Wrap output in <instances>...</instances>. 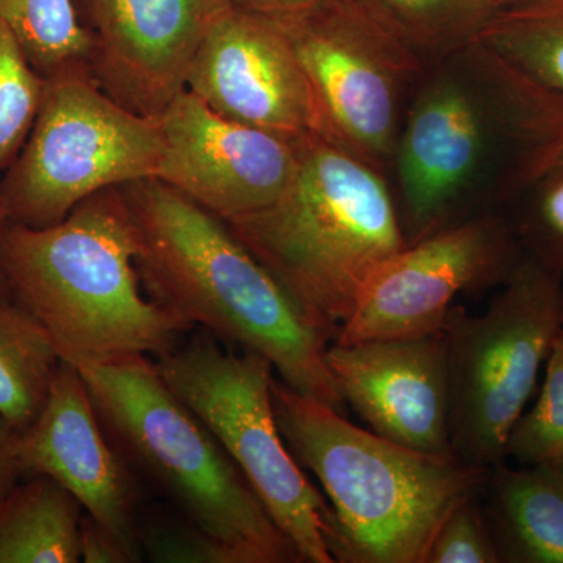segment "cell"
<instances>
[{
  "label": "cell",
  "mask_w": 563,
  "mask_h": 563,
  "mask_svg": "<svg viewBox=\"0 0 563 563\" xmlns=\"http://www.w3.org/2000/svg\"><path fill=\"white\" fill-rule=\"evenodd\" d=\"M426 65L477 38L492 16L488 0H347Z\"/></svg>",
  "instance_id": "obj_21"
},
{
  "label": "cell",
  "mask_w": 563,
  "mask_h": 563,
  "mask_svg": "<svg viewBox=\"0 0 563 563\" xmlns=\"http://www.w3.org/2000/svg\"><path fill=\"white\" fill-rule=\"evenodd\" d=\"M503 213L525 254L563 277V141Z\"/></svg>",
  "instance_id": "obj_23"
},
{
  "label": "cell",
  "mask_w": 563,
  "mask_h": 563,
  "mask_svg": "<svg viewBox=\"0 0 563 563\" xmlns=\"http://www.w3.org/2000/svg\"><path fill=\"white\" fill-rule=\"evenodd\" d=\"M139 235L141 285L174 317L272 363L282 383L346 415L331 336L292 301L228 221L157 179L122 185Z\"/></svg>",
  "instance_id": "obj_2"
},
{
  "label": "cell",
  "mask_w": 563,
  "mask_h": 563,
  "mask_svg": "<svg viewBox=\"0 0 563 563\" xmlns=\"http://www.w3.org/2000/svg\"><path fill=\"white\" fill-rule=\"evenodd\" d=\"M0 22L16 36L44 80L63 74L91 79L88 38L73 0H0Z\"/></svg>",
  "instance_id": "obj_22"
},
{
  "label": "cell",
  "mask_w": 563,
  "mask_h": 563,
  "mask_svg": "<svg viewBox=\"0 0 563 563\" xmlns=\"http://www.w3.org/2000/svg\"><path fill=\"white\" fill-rule=\"evenodd\" d=\"M492 3L493 9L498 10L503 7L512 5V3L521 2V0H488Z\"/></svg>",
  "instance_id": "obj_32"
},
{
  "label": "cell",
  "mask_w": 563,
  "mask_h": 563,
  "mask_svg": "<svg viewBox=\"0 0 563 563\" xmlns=\"http://www.w3.org/2000/svg\"><path fill=\"white\" fill-rule=\"evenodd\" d=\"M272 18L301 63L331 139L387 176L428 65L347 0Z\"/></svg>",
  "instance_id": "obj_10"
},
{
  "label": "cell",
  "mask_w": 563,
  "mask_h": 563,
  "mask_svg": "<svg viewBox=\"0 0 563 563\" xmlns=\"http://www.w3.org/2000/svg\"><path fill=\"white\" fill-rule=\"evenodd\" d=\"M187 90L221 117L282 139L332 140L279 25L233 0L211 18L191 62Z\"/></svg>",
  "instance_id": "obj_12"
},
{
  "label": "cell",
  "mask_w": 563,
  "mask_h": 563,
  "mask_svg": "<svg viewBox=\"0 0 563 563\" xmlns=\"http://www.w3.org/2000/svg\"><path fill=\"white\" fill-rule=\"evenodd\" d=\"M133 553L117 533L85 514L80 523V562L85 563H135Z\"/></svg>",
  "instance_id": "obj_28"
},
{
  "label": "cell",
  "mask_w": 563,
  "mask_h": 563,
  "mask_svg": "<svg viewBox=\"0 0 563 563\" xmlns=\"http://www.w3.org/2000/svg\"><path fill=\"white\" fill-rule=\"evenodd\" d=\"M320 2L322 0H233V3L242 9L268 14V16L295 13V11L309 9Z\"/></svg>",
  "instance_id": "obj_30"
},
{
  "label": "cell",
  "mask_w": 563,
  "mask_h": 563,
  "mask_svg": "<svg viewBox=\"0 0 563 563\" xmlns=\"http://www.w3.org/2000/svg\"><path fill=\"white\" fill-rule=\"evenodd\" d=\"M155 365L231 455L299 561L333 563L325 542L329 504L282 435L272 363L257 352L222 350L211 333H198Z\"/></svg>",
  "instance_id": "obj_9"
},
{
  "label": "cell",
  "mask_w": 563,
  "mask_h": 563,
  "mask_svg": "<svg viewBox=\"0 0 563 563\" xmlns=\"http://www.w3.org/2000/svg\"><path fill=\"white\" fill-rule=\"evenodd\" d=\"M141 553L157 563H252L240 548L179 517L141 518Z\"/></svg>",
  "instance_id": "obj_26"
},
{
  "label": "cell",
  "mask_w": 563,
  "mask_h": 563,
  "mask_svg": "<svg viewBox=\"0 0 563 563\" xmlns=\"http://www.w3.org/2000/svg\"><path fill=\"white\" fill-rule=\"evenodd\" d=\"M558 465H559V466H561V470H562V472H563V459H562V461H559V462H558Z\"/></svg>",
  "instance_id": "obj_34"
},
{
  "label": "cell",
  "mask_w": 563,
  "mask_h": 563,
  "mask_svg": "<svg viewBox=\"0 0 563 563\" xmlns=\"http://www.w3.org/2000/svg\"><path fill=\"white\" fill-rule=\"evenodd\" d=\"M506 459L520 465H544L563 459V325L544 362V379L532 409L515 422Z\"/></svg>",
  "instance_id": "obj_24"
},
{
  "label": "cell",
  "mask_w": 563,
  "mask_h": 563,
  "mask_svg": "<svg viewBox=\"0 0 563 563\" xmlns=\"http://www.w3.org/2000/svg\"><path fill=\"white\" fill-rule=\"evenodd\" d=\"M60 362L51 336L24 307L0 302V417L18 432L38 417Z\"/></svg>",
  "instance_id": "obj_20"
},
{
  "label": "cell",
  "mask_w": 563,
  "mask_h": 563,
  "mask_svg": "<svg viewBox=\"0 0 563 563\" xmlns=\"http://www.w3.org/2000/svg\"><path fill=\"white\" fill-rule=\"evenodd\" d=\"M329 369L377 435L418 453L451 454L444 333L329 344Z\"/></svg>",
  "instance_id": "obj_16"
},
{
  "label": "cell",
  "mask_w": 563,
  "mask_h": 563,
  "mask_svg": "<svg viewBox=\"0 0 563 563\" xmlns=\"http://www.w3.org/2000/svg\"><path fill=\"white\" fill-rule=\"evenodd\" d=\"M523 254L503 211L407 244L369 279L333 342L442 332L459 296L501 287Z\"/></svg>",
  "instance_id": "obj_11"
},
{
  "label": "cell",
  "mask_w": 563,
  "mask_h": 563,
  "mask_svg": "<svg viewBox=\"0 0 563 563\" xmlns=\"http://www.w3.org/2000/svg\"><path fill=\"white\" fill-rule=\"evenodd\" d=\"M479 495L465 499L448 515L433 537L426 563L503 562Z\"/></svg>",
  "instance_id": "obj_27"
},
{
  "label": "cell",
  "mask_w": 563,
  "mask_h": 563,
  "mask_svg": "<svg viewBox=\"0 0 563 563\" xmlns=\"http://www.w3.org/2000/svg\"><path fill=\"white\" fill-rule=\"evenodd\" d=\"M16 455L22 474L60 484L141 559L139 477L107 435L76 366L60 362L38 417L18 432Z\"/></svg>",
  "instance_id": "obj_15"
},
{
  "label": "cell",
  "mask_w": 563,
  "mask_h": 563,
  "mask_svg": "<svg viewBox=\"0 0 563 563\" xmlns=\"http://www.w3.org/2000/svg\"><path fill=\"white\" fill-rule=\"evenodd\" d=\"M485 507L503 562L563 563V472L558 463H496Z\"/></svg>",
  "instance_id": "obj_17"
},
{
  "label": "cell",
  "mask_w": 563,
  "mask_h": 563,
  "mask_svg": "<svg viewBox=\"0 0 563 563\" xmlns=\"http://www.w3.org/2000/svg\"><path fill=\"white\" fill-rule=\"evenodd\" d=\"M563 277L523 254L481 314L455 306L443 325L451 454L492 468L506 461L515 422L562 328Z\"/></svg>",
  "instance_id": "obj_7"
},
{
  "label": "cell",
  "mask_w": 563,
  "mask_h": 563,
  "mask_svg": "<svg viewBox=\"0 0 563 563\" xmlns=\"http://www.w3.org/2000/svg\"><path fill=\"white\" fill-rule=\"evenodd\" d=\"M81 512L51 477L16 485L0 504V563L80 562Z\"/></svg>",
  "instance_id": "obj_18"
},
{
  "label": "cell",
  "mask_w": 563,
  "mask_h": 563,
  "mask_svg": "<svg viewBox=\"0 0 563 563\" xmlns=\"http://www.w3.org/2000/svg\"><path fill=\"white\" fill-rule=\"evenodd\" d=\"M5 222V210H3L2 202H0V229L3 228ZM11 299H13V296H11L9 284H7L5 276H3L2 269H0V302L11 301Z\"/></svg>",
  "instance_id": "obj_31"
},
{
  "label": "cell",
  "mask_w": 563,
  "mask_h": 563,
  "mask_svg": "<svg viewBox=\"0 0 563 563\" xmlns=\"http://www.w3.org/2000/svg\"><path fill=\"white\" fill-rule=\"evenodd\" d=\"M18 431L0 417V504L16 487L22 476L16 455Z\"/></svg>",
  "instance_id": "obj_29"
},
{
  "label": "cell",
  "mask_w": 563,
  "mask_h": 563,
  "mask_svg": "<svg viewBox=\"0 0 563 563\" xmlns=\"http://www.w3.org/2000/svg\"><path fill=\"white\" fill-rule=\"evenodd\" d=\"M563 109V0L493 11L477 38Z\"/></svg>",
  "instance_id": "obj_19"
},
{
  "label": "cell",
  "mask_w": 563,
  "mask_h": 563,
  "mask_svg": "<svg viewBox=\"0 0 563 563\" xmlns=\"http://www.w3.org/2000/svg\"><path fill=\"white\" fill-rule=\"evenodd\" d=\"M136 254L139 235L121 187L96 192L49 228L7 221L0 229V269L13 301L73 366L161 358L195 329L146 295Z\"/></svg>",
  "instance_id": "obj_3"
},
{
  "label": "cell",
  "mask_w": 563,
  "mask_h": 563,
  "mask_svg": "<svg viewBox=\"0 0 563 563\" xmlns=\"http://www.w3.org/2000/svg\"><path fill=\"white\" fill-rule=\"evenodd\" d=\"M295 144L287 190L228 224L332 340L369 279L407 243L383 172L325 136Z\"/></svg>",
  "instance_id": "obj_5"
},
{
  "label": "cell",
  "mask_w": 563,
  "mask_h": 563,
  "mask_svg": "<svg viewBox=\"0 0 563 563\" xmlns=\"http://www.w3.org/2000/svg\"><path fill=\"white\" fill-rule=\"evenodd\" d=\"M76 368L118 453L177 514L240 548L252 563L301 562L231 455L155 362L129 355Z\"/></svg>",
  "instance_id": "obj_6"
},
{
  "label": "cell",
  "mask_w": 563,
  "mask_h": 563,
  "mask_svg": "<svg viewBox=\"0 0 563 563\" xmlns=\"http://www.w3.org/2000/svg\"><path fill=\"white\" fill-rule=\"evenodd\" d=\"M228 0H73L92 81L114 102L158 118L187 90L192 58Z\"/></svg>",
  "instance_id": "obj_13"
},
{
  "label": "cell",
  "mask_w": 563,
  "mask_h": 563,
  "mask_svg": "<svg viewBox=\"0 0 563 563\" xmlns=\"http://www.w3.org/2000/svg\"><path fill=\"white\" fill-rule=\"evenodd\" d=\"M46 80L0 22V173L20 154L38 113Z\"/></svg>",
  "instance_id": "obj_25"
},
{
  "label": "cell",
  "mask_w": 563,
  "mask_h": 563,
  "mask_svg": "<svg viewBox=\"0 0 563 563\" xmlns=\"http://www.w3.org/2000/svg\"><path fill=\"white\" fill-rule=\"evenodd\" d=\"M273 407L292 457L328 498L333 562L426 563L448 515L487 484L490 468L393 443L276 377Z\"/></svg>",
  "instance_id": "obj_4"
},
{
  "label": "cell",
  "mask_w": 563,
  "mask_h": 563,
  "mask_svg": "<svg viewBox=\"0 0 563 563\" xmlns=\"http://www.w3.org/2000/svg\"><path fill=\"white\" fill-rule=\"evenodd\" d=\"M562 141V107L479 40L429 63L391 163L404 240L506 210Z\"/></svg>",
  "instance_id": "obj_1"
},
{
  "label": "cell",
  "mask_w": 563,
  "mask_h": 563,
  "mask_svg": "<svg viewBox=\"0 0 563 563\" xmlns=\"http://www.w3.org/2000/svg\"><path fill=\"white\" fill-rule=\"evenodd\" d=\"M562 325H563V288H562Z\"/></svg>",
  "instance_id": "obj_33"
},
{
  "label": "cell",
  "mask_w": 563,
  "mask_h": 563,
  "mask_svg": "<svg viewBox=\"0 0 563 563\" xmlns=\"http://www.w3.org/2000/svg\"><path fill=\"white\" fill-rule=\"evenodd\" d=\"M158 118L157 180L224 221L272 206L295 176V141L228 120L191 91H181Z\"/></svg>",
  "instance_id": "obj_14"
},
{
  "label": "cell",
  "mask_w": 563,
  "mask_h": 563,
  "mask_svg": "<svg viewBox=\"0 0 563 563\" xmlns=\"http://www.w3.org/2000/svg\"><path fill=\"white\" fill-rule=\"evenodd\" d=\"M162 155L161 118L133 113L84 74L51 77L32 131L0 181L7 221L58 224L96 192L157 179Z\"/></svg>",
  "instance_id": "obj_8"
}]
</instances>
